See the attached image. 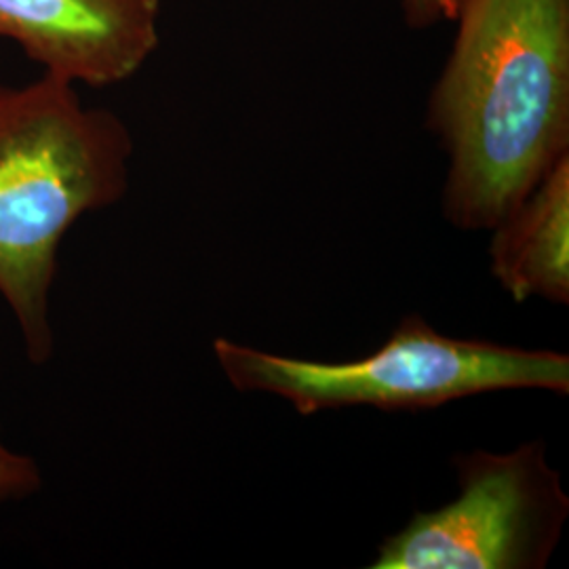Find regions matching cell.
Wrapping results in <instances>:
<instances>
[{
  "label": "cell",
  "instance_id": "1",
  "mask_svg": "<svg viewBox=\"0 0 569 569\" xmlns=\"http://www.w3.org/2000/svg\"><path fill=\"white\" fill-rule=\"evenodd\" d=\"M427 106L443 213L493 230L569 157V0H467Z\"/></svg>",
  "mask_w": 569,
  "mask_h": 569
},
{
  "label": "cell",
  "instance_id": "7",
  "mask_svg": "<svg viewBox=\"0 0 569 569\" xmlns=\"http://www.w3.org/2000/svg\"><path fill=\"white\" fill-rule=\"evenodd\" d=\"M41 481L37 462L30 456L7 448L0 437V505L37 493Z\"/></svg>",
  "mask_w": 569,
  "mask_h": 569
},
{
  "label": "cell",
  "instance_id": "4",
  "mask_svg": "<svg viewBox=\"0 0 569 569\" xmlns=\"http://www.w3.org/2000/svg\"><path fill=\"white\" fill-rule=\"evenodd\" d=\"M460 493L418 512L378 550L373 569H540L561 538L569 498L542 441L456 460Z\"/></svg>",
  "mask_w": 569,
  "mask_h": 569
},
{
  "label": "cell",
  "instance_id": "3",
  "mask_svg": "<svg viewBox=\"0 0 569 569\" xmlns=\"http://www.w3.org/2000/svg\"><path fill=\"white\" fill-rule=\"evenodd\" d=\"M213 350L237 390L277 395L302 416L352 406L420 411L519 388L569 392L568 355L449 338L418 315L406 317L376 352L342 363L281 357L226 338Z\"/></svg>",
  "mask_w": 569,
  "mask_h": 569
},
{
  "label": "cell",
  "instance_id": "6",
  "mask_svg": "<svg viewBox=\"0 0 569 569\" xmlns=\"http://www.w3.org/2000/svg\"><path fill=\"white\" fill-rule=\"evenodd\" d=\"M493 230L491 274L505 291L569 305V157Z\"/></svg>",
  "mask_w": 569,
  "mask_h": 569
},
{
  "label": "cell",
  "instance_id": "2",
  "mask_svg": "<svg viewBox=\"0 0 569 569\" xmlns=\"http://www.w3.org/2000/svg\"><path fill=\"white\" fill-rule=\"evenodd\" d=\"M131 157L127 124L84 106L74 82L42 72L0 84V296L34 366L56 348L49 296L61 239L84 213L121 201Z\"/></svg>",
  "mask_w": 569,
  "mask_h": 569
},
{
  "label": "cell",
  "instance_id": "8",
  "mask_svg": "<svg viewBox=\"0 0 569 569\" xmlns=\"http://www.w3.org/2000/svg\"><path fill=\"white\" fill-rule=\"evenodd\" d=\"M467 0H401L407 26L416 30L432 28L441 21H456Z\"/></svg>",
  "mask_w": 569,
  "mask_h": 569
},
{
  "label": "cell",
  "instance_id": "5",
  "mask_svg": "<svg viewBox=\"0 0 569 569\" xmlns=\"http://www.w3.org/2000/svg\"><path fill=\"white\" fill-rule=\"evenodd\" d=\"M0 39L74 84L131 79L161 42V0H0Z\"/></svg>",
  "mask_w": 569,
  "mask_h": 569
}]
</instances>
